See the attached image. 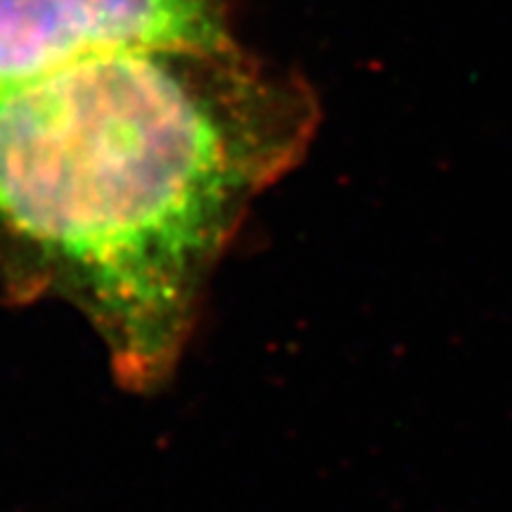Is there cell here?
Instances as JSON below:
<instances>
[{"label": "cell", "mask_w": 512, "mask_h": 512, "mask_svg": "<svg viewBox=\"0 0 512 512\" xmlns=\"http://www.w3.org/2000/svg\"><path fill=\"white\" fill-rule=\"evenodd\" d=\"M235 0H0V95L143 48L233 43Z\"/></svg>", "instance_id": "7a4b0ae2"}, {"label": "cell", "mask_w": 512, "mask_h": 512, "mask_svg": "<svg viewBox=\"0 0 512 512\" xmlns=\"http://www.w3.org/2000/svg\"><path fill=\"white\" fill-rule=\"evenodd\" d=\"M320 121L306 76L238 41L128 50L3 93L0 273L79 306L124 380H162L211 266Z\"/></svg>", "instance_id": "6da1fadb"}]
</instances>
